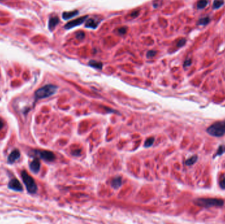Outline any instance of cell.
I'll return each instance as SVG.
<instances>
[{"label":"cell","instance_id":"18","mask_svg":"<svg viewBox=\"0 0 225 224\" xmlns=\"http://www.w3.org/2000/svg\"><path fill=\"white\" fill-rule=\"evenodd\" d=\"M154 141H155L154 137H149V138H148L146 140H145V143H144V147H151L152 145H153Z\"/></svg>","mask_w":225,"mask_h":224},{"label":"cell","instance_id":"19","mask_svg":"<svg viewBox=\"0 0 225 224\" xmlns=\"http://www.w3.org/2000/svg\"><path fill=\"white\" fill-rule=\"evenodd\" d=\"M224 152H225V145H221V146L219 147V149H218L217 152V153L215 155L214 157H216V156H221V155H223Z\"/></svg>","mask_w":225,"mask_h":224},{"label":"cell","instance_id":"17","mask_svg":"<svg viewBox=\"0 0 225 224\" xmlns=\"http://www.w3.org/2000/svg\"><path fill=\"white\" fill-rule=\"evenodd\" d=\"M208 4V0H199L197 3L198 9H204Z\"/></svg>","mask_w":225,"mask_h":224},{"label":"cell","instance_id":"10","mask_svg":"<svg viewBox=\"0 0 225 224\" xmlns=\"http://www.w3.org/2000/svg\"><path fill=\"white\" fill-rule=\"evenodd\" d=\"M99 21H97V20L94 19V18H89V19L86 20V24H85V26L86 28H93V29H95L98 27V26L99 25Z\"/></svg>","mask_w":225,"mask_h":224},{"label":"cell","instance_id":"26","mask_svg":"<svg viewBox=\"0 0 225 224\" xmlns=\"http://www.w3.org/2000/svg\"><path fill=\"white\" fill-rule=\"evenodd\" d=\"M191 63H192V60H191L190 59H188V60H186L185 62H184V67H189V66L191 64Z\"/></svg>","mask_w":225,"mask_h":224},{"label":"cell","instance_id":"1","mask_svg":"<svg viewBox=\"0 0 225 224\" xmlns=\"http://www.w3.org/2000/svg\"><path fill=\"white\" fill-rule=\"evenodd\" d=\"M58 87L53 84H48L40 87L35 92L34 97L36 100L43 99L52 96L57 92Z\"/></svg>","mask_w":225,"mask_h":224},{"label":"cell","instance_id":"21","mask_svg":"<svg viewBox=\"0 0 225 224\" xmlns=\"http://www.w3.org/2000/svg\"><path fill=\"white\" fill-rule=\"evenodd\" d=\"M156 51H154V50H150V51H148V53H147V57L148 58H151L155 56V55H156Z\"/></svg>","mask_w":225,"mask_h":224},{"label":"cell","instance_id":"24","mask_svg":"<svg viewBox=\"0 0 225 224\" xmlns=\"http://www.w3.org/2000/svg\"><path fill=\"white\" fill-rule=\"evenodd\" d=\"M186 41V39H181V40H179L178 42L177 46L178 47V48H180V47H182L183 45H184V44H185Z\"/></svg>","mask_w":225,"mask_h":224},{"label":"cell","instance_id":"11","mask_svg":"<svg viewBox=\"0 0 225 224\" xmlns=\"http://www.w3.org/2000/svg\"><path fill=\"white\" fill-rule=\"evenodd\" d=\"M59 19L57 17H50L49 20V24H48V27H49V30H53L56 27V26L59 24Z\"/></svg>","mask_w":225,"mask_h":224},{"label":"cell","instance_id":"23","mask_svg":"<svg viewBox=\"0 0 225 224\" xmlns=\"http://www.w3.org/2000/svg\"><path fill=\"white\" fill-rule=\"evenodd\" d=\"M126 30H127V28H125V27H122V28H120L118 30V33L119 34H126Z\"/></svg>","mask_w":225,"mask_h":224},{"label":"cell","instance_id":"12","mask_svg":"<svg viewBox=\"0 0 225 224\" xmlns=\"http://www.w3.org/2000/svg\"><path fill=\"white\" fill-rule=\"evenodd\" d=\"M79 14V11L75 10L70 12H63L62 14V17L64 20H68L69 18H72Z\"/></svg>","mask_w":225,"mask_h":224},{"label":"cell","instance_id":"9","mask_svg":"<svg viewBox=\"0 0 225 224\" xmlns=\"http://www.w3.org/2000/svg\"><path fill=\"white\" fill-rule=\"evenodd\" d=\"M40 160L36 158L30 164V170L34 174L38 173L40 170Z\"/></svg>","mask_w":225,"mask_h":224},{"label":"cell","instance_id":"27","mask_svg":"<svg viewBox=\"0 0 225 224\" xmlns=\"http://www.w3.org/2000/svg\"><path fill=\"white\" fill-rule=\"evenodd\" d=\"M138 14H139V12H138V11H134L133 13H132L131 17H136L138 15Z\"/></svg>","mask_w":225,"mask_h":224},{"label":"cell","instance_id":"14","mask_svg":"<svg viewBox=\"0 0 225 224\" xmlns=\"http://www.w3.org/2000/svg\"><path fill=\"white\" fill-rule=\"evenodd\" d=\"M88 64L90 67L97 68V69H102L103 68V63H101V62L96 61V60H90L88 63Z\"/></svg>","mask_w":225,"mask_h":224},{"label":"cell","instance_id":"20","mask_svg":"<svg viewBox=\"0 0 225 224\" xmlns=\"http://www.w3.org/2000/svg\"><path fill=\"white\" fill-rule=\"evenodd\" d=\"M209 21L210 18H209V17H205V18H201V19H199V21H198V24H199V25L204 26L207 25V24L209 22Z\"/></svg>","mask_w":225,"mask_h":224},{"label":"cell","instance_id":"5","mask_svg":"<svg viewBox=\"0 0 225 224\" xmlns=\"http://www.w3.org/2000/svg\"><path fill=\"white\" fill-rule=\"evenodd\" d=\"M35 153L37 155H38L42 160H45L46 162H52L56 159V156L52 152V151H45V150H43V151H36Z\"/></svg>","mask_w":225,"mask_h":224},{"label":"cell","instance_id":"16","mask_svg":"<svg viewBox=\"0 0 225 224\" xmlns=\"http://www.w3.org/2000/svg\"><path fill=\"white\" fill-rule=\"evenodd\" d=\"M224 3V0H215L213 4V8L214 9H218L223 6Z\"/></svg>","mask_w":225,"mask_h":224},{"label":"cell","instance_id":"13","mask_svg":"<svg viewBox=\"0 0 225 224\" xmlns=\"http://www.w3.org/2000/svg\"><path fill=\"white\" fill-rule=\"evenodd\" d=\"M111 185L114 189L119 188L122 185V178L121 177L114 178L111 181Z\"/></svg>","mask_w":225,"mask_h":224},{"label":"cell","instance_id":"25","mask_svg":"<svg viewBox=\"0 0 225 224\" xmlns=\"http://www.w3.org/2000/svg\"><path fill=\"white\" fill-rule=\"evenodd\" d=\"M220 187H221V189H225V177H224V178L221 180Z\"/></svg>","mask_w":225,"mask_h":224},{"label":"cell","instance_id":"4","mask_svg":"<svg viewBox=\"0 0 225 224\" xmlns=\"http://www.w3.org/2000/svg\"><path fill=\"white\" fill-rule=\"evenodd\" d=\"M194 203L198 206L205 208H210L213 206H222L224 205V201L219 199H197L194 200Z\"/></svg>","mask_w":225,"mask_h":224},{"label":"cell","instance_id":"22","mask_svg":"<svg viewBox=\"0 0 225 224\" xmlns=\"http://www.w3.org/2000/svg\"><path fill=\"white\" fill-rule=\"evenodd\" d=\"M85 36V34L83 32H78L76 34V37L77 39H79V40H82V39H84Z\"/></svg>","mask_w":225,"mask_h":224},{"label":"cell","instance_id":"3","mask_svg":"<svg viewBox=\"0 0 225 224\" xmlns=\"http://www.w3.org/2000/svg\"><path fill=\"white\" fill-rule=\"evenodd\" d=\"M21 177L28 192L31 194L36 193L38 191V187L33 178L31 177L25 170L21 172Z\"/></svg>","mask_w":225,"mask_h":224},{"label":"cell","instance_id":"15","mask_svg":"<svg viewBox=\"0 0 225 224\" xmlns=\"http://www.w3.org/2000/svg\"><path fill=\"white\" fill-rule=\"evenodd\" d=\"M198 157L196 155H194V156H192V157L189 158L188 159H187L186 161V164L187 166H192L193 165V164H194L196 162V161L198 160Z\"/></svg>","mask_w":225,"mask_h":224},{"label":"cell","instance_id":"8","mask_svg":"<svg viewBox=\"0 0 225 224\" xmlns=\"http://www.w3.org/2000/svg\"><path fill=\"white\" fill-rule=\"evenodd\" d=\"M21 153L18 149H15L12 151L7 158V162L9 164H13L15 161L20 158Z\"/></svg>","mask_w":225,"mask_h":224},{"label":"cell","instance_id":"7","mask_svg":"<svg viewBox=\"0 0 225 224\" xmlns=\"http://www.w3.org/2000/svg\"><path fill=\"white\" fill-rule=\"evenodd\" d=\"M8 188L13 191H17V192H21L23 191L22 185L20 183L19 181L16 178H13L9 181L8 183Z\"/></svg>","mask_w":225,"mask_h":224},{"label":"cell","instance_id":"28","mask_svg":"<svg viewBox=\"0 0 225 224\" xmlns=\"http://www.w3.org/2000/svg\"><path fill=\"white\" fill-rule=\"evenodd\" d=\"M3 126H4L3 121L1 120H0V130H1V129H2L3 128Z\"/></svg>","mask_w":225,"mask_h":224},{"label":"cell","instance_id":"2","mask_svg":"<svg viewBox=\"0 0 225 224\" xmlns=\"http://www.w3.org/2000/svg\"><path fill=\"white\" fill-rule=\"evenodd\" d=\"M207 132L214 137H221L225 134V120L218 121L210 125Z\"/></svg>","mask_w":225,"mask_h":224},{"label":"cell","instance_id":"6","mask_svg":"<svg viewBox=\"0 0 225 224\" xmlns=\"http://www.w3.org/2000/svg\"><path fill=\"white\" fill-rule=\"evenodd\" d=\"M87 18L88 16H83V17H80V18H78L75 20H72V21H71L70 22H67V23L66 24L65 26V28L67 30H69L74 28V27L82 25V23H84L85 21L87 19Z\"/></svg>","mask_w":225,"mask_h":224}]
</instances>
